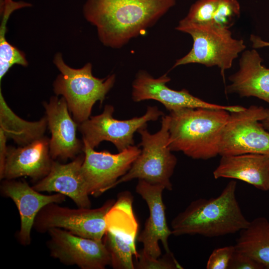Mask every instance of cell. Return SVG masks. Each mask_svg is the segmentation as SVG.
Returning a JSON list of instances; mask_svg holds the SVG:
<instances>
[{
	"label": "cell",
	"mask_w": 269,
	"mask_h": 269,
	"mask_svg": "<svg viewBox=\"0 0 269 269\" xmlns=\"http://www.w3.org/2000/svg\"><path fill=\"white\" fill-rule=\"evenodd\" d=\"M175 4L176 0H87L83 11L100 41L119 48L144 33Z\"/></svg>",
	"instance_id": "obj_1"
},
{
	"label": "cell",
	"mask_w": 269,
	"mask_h": 269,
	"mask_svg": "<svg viewBox=\"0 0 269 269\" xmlns=\"http://www.w3.org/2000/svg\"><path fill=\"white\" fill-rule=\"evenodd\" d=\"M237 182L230 181L221 194L191 202L171 222L172 235L216 237L240 232L249 225L236 197Z\"/></svg>",
	"instance_id": "obj_2"
},
{
	"label": "cell",
	"mask_w": 269,
	"mask_h": 269,
	"mask_svg": "<svg viewBox=\"0 0 269 269\" xmlns=\"http://www.w3.org/2000/svg\"><path fill=\"white\" fill-rule=\"evenodd\" d=\"M229 112L223 109L183 108L170 112L169 147L195 159L219 155Z\"/></svg>",
	"instance_id": "obj_3"
},
{
	"label": "cell",
	"mask_w": 269,
	"mask_h": 269,
	"mask_svg": "<svg viewBox=\"0 0 269 269\" xmlns=\"http://www.w3.org/2000/svg\"><path fill=\"white\" fill-rule=\"evenodd\" d=\"M53 63L60 72L53 83L55 94L64 98L78 124L87 120L91 117L94 105L97 101L102 104L113 87L115 75L102 79L95 77L92 74L90 63L81 68H71L64 62L60 53L55 55Z\"/></svg>",
	"instance_id": "obj_4"
},
{
	"label": "cell",
	"mask_w": 269,
	"mask_h": 269,
	"mask_svg": "<svg viewBox=\"0 0 269 269\" xmlns=\"http://www.w3.org/2000/svg\"><path fill=\"white\" fill-rule=\"evenodd\" d=\"M175 29L190 35L193 45L186 55L175 61L172 68L190 63L217 66L224 80L225 70L232 67L233 61L246 47L244 40L234 38L228 28L180 21Z\"/></svg>",
	"instance_id": "obj_5"
},
{
	"label": "cell",
	"mask_w": 269,
	"mask_h": 269,
	"mask_svg": "<svg viewBox=\"0 0 269 269\" xmlns=\"http://www.w3.org/2000/svg\"><path fill=\"white\" fill-rule=\"evenodd\" d=\"M169 115H164L160 129L156 133H149L146 126L137 131L141 138L140 153L129 171L116 182L115 187L138 179L161 185L169 191L172 190L170 178L177 164V158L169 147Z\"/></svg>",
	"instance_id": "obj_6"
},
{
	"label": "cell",
	"mask_w": 269,
	"mask_h": 269,
	"mask_svg": "<svg viewBox=\"0 0 269 269\" xmlns=\"http://www.w3.org/2000/svg\"><path fill=\"white\" fill-rule=\"evenodd\" d=\"M133 202L130 192H122L106 215L103 241L111 256L110 266L115 269H134L133 258L138 255L135 246L138 224Z\"/></svg>",
	"instance_id": "obj_7"
},
{
	"label": "cell",
	"mask_w": 269,
	"mask_h": 269,
	"mask_svg": "<svg viewBox=\"0 0 269 269\" xmlns=\"http://www.w3.org/2000/svg\"><path fill=\"white\" fill-rule=\"evenodd\" d=\"M115 201L109 199L95 209H71L51 203L39 212L33 228L41 233L57 228L82 237L102 240L107 229L106 215Z\"/></svg>",
	"instance_id": "obj_8"
},
{
	"label": "cell",
	"mask_w": 269,
	"mask_h": 269,
	"mask_svg": "<svg viewBox=\"0 0 269 269\" xmlns=\"http://www.w3.org/2000/svg\"><path fill=\"white\" fill-rule=\"evenodd\" d=\"M266 112L262 106L252 105L242 111L230 112L222 134L219 155H269V132L260 122Z\"/></svg>",
	"instance_id": "obj_9"
},
{
	"label": "cell",
	"mask_w": 269,
	"mask_h": 269,
	"mask_svg": "<svg viewBox=\"0 0 269 269\" xmlns=\"http://www.w3.org/2000/svg\"><path fill=\"white\" fill-rule=\"evenodd\" d=\"M114 108L107 105L100 115L91 116L87 120L78 124L82 135V140L93 148L104 140L112 142L119 152L134 145L135 132L147 126L149 121H156L164 116L156 106H148L145 113L139 117L119 120L113 117Z\"/></svg>",
	"instance_id": "obj_10"
},
{
	"label": "cell",
	"mask_w": 269,
	"mask_h": 269,
	"mask_svg": "<svg viewBox=\"0 0 269 269\" xmlns=\"http://www.w3.org/2000/svg\"><path fill=\"white\" fill-rule=\"evenodd\" d=\"M83 143L82 172L89 194L94 197L115 187L116 182L129 171L141 152L139 146L134 145L116 154L106 150L96 151L86 142Z\"/></svg>",
	"instance_id": "obj_11"
},
{
	"label": "cell",
	"mask_w": 269,
	"mask_h": 269,
	"mask_svg": "<svg viewBox=\"0 0 269 269\" xmlns=\"http://www.w3.org/2000/svg\"><path fill=\"white\" fill-rule=\"evenodd\" d=\"M47 233L50 255L61 263L81 269H104L111 265V256L103 240L82 237L57 228Z\"/></svg>",
	"instance_id": "obj_12"
},
{
	"label": "cell",
	"mask_w": 269,
	"mask_h": 269,
	"mask_svg": "<svg viewBox=\"0 0 269 269\" xmlns=\"http://www.w3.org/2000/svg\"><path fill=\"white\" fill-rule=\"evenodd\" d=\"M170 81L167 74L155 78L146 71L140 70L132 85V99L135 102L154 100L161 103L170 112L183 108L223 109L229 112L243 110L240 106H222L210 103L194 96L185 89L177 91L169 88Z\"/></svg>",
	"instance_id": "obj_13"
},
{
	"label": "cell",
	"mask_w": 269,
	"mask_h": 269,
	"mask_svg": "<svg viewBox=\"0 0 269 269\" xmlns=\"http://www.w3.org/2000/svg\"><path fill=\"white\" fill-rule=\"evenodd\" d=\"M164 189L161 185L150 184L140 179L138 180L135 187L136 192L146 203L149 213L137 240L143 245L142 251L155 258L159 257L161 254L159 241L166 253L171 252L168 239L172 233L166 221L165 207L162 199Z\"/></svg>",
	"instance_id": "obj_14"
},
{
	"label": "cell",
	"mask_w": 269,
	"mask_h": 269,
	"mask_svg": "<svg viewBox=\"0 0 269 269\" xmlns=\"http://www.w3.org/2000/svg\"><path fill=\"white\" fill-rule=\"evenodd\" d=\"M43 105L51 134L49 152L52 159L66 160L83 152V141L76 135L79 124L72 118L64 98L52 96Z\"/></svg>",
	"instance_id": "obj_15"
},
{
	"label": "cell",
	"mask_w": 269,
	"mask_h": 269,
	"mask_svg": "<svg viewBox=\"0 0 269 269\" xmlns=\"http://www.w3.org/2000/svg\"><path fill=\"white\" fill-rule=\"evenodd\" d=\"M3 196L10 198L18 210L20 227L17 234L19 243L23 246L30 244L31 232L35 219L41 209L51 203H60L66 196L57 193L44 195L30 187L25 181L5 179L0 186Z\"/></svg>",
	"instance_id": "obj_16"
},
{
	"label": "cell",
	"mask_w": 269,
	"mask_h": 269,
	"mask_svg": "<svg viewBox=\"0 0 269 269\" xmlns=\"http://www.w3.org/2000/svg\"><path fill=\"white\" fill-rule=\"evenodd\" d=\"M84 153L70 162L53 161L49 173L32 187L38 192H55L70 198L79 208H91L87 184L82 172Z\"/></svg>",
	"instance_id": "obj_17"
},
{
	"label": "cell",
	"mask_w": 269,
	"mask_h": 269,
	"mask_svg": "<svg viewBox=\"0 0 269 269\" xmlns=\"http://www.w3.org/2000/svg\"><path fill=\"white\" fill-rule=\"evenodd\" d=\"M52 162L49 139L45 136L20 147L9 146L1 179L28 176L40 180L49 173Z\"/></svg>",
	"instance_id": "obj_18"
},
{
	"label": "cell",
	"mask_w": 269,
	"mask_h": 269,
	"mask_svg": "<svg viewBox=\"0 0 269 269\" xmlns=\"http://www.w3.org/2000/svg\"><path fill=\"white\" fill-rule=\"evenodd\" d=\"M262 61L255 49L244 51L239 70L229 77L231 84L226 87V92L241 97H255L269 104V68L262 65Z\"/></svg>",
	"instance_id": "obj_19"
},
{
	"label": "cell",
	"mask_w": 269,
	"mask_h": 269,
	"mask_svg": "<svg viewBox=\"0 0 269 269\" xmlns=\"http://www.w3.org/2000/svg\"><path fill=\"white\" fill-rule=\"evenodd\" d=\"M215 179L243 181L263 191H269V155L245 153L223 155L213 171Z\"/></svg>",
	"instance_id": "obj_20"
},
{
	"label": "cell",
	"mask_w": 269,
	"mask_h": 269,
	"mask_svg": "<svg viewBox=\"0 0 269 269\" xmlns=\"http://www.w3.org/2000/svg\"><path fill=\"white\" fill-rule=\"evenodd\" d=\"M48 127L46 117L28 122L17 116L9 107L0 89V130L8 138L23 146L44 136Z\"/></svg>",
	"instance_id": "obj_21"
},
{
	"label": "cell",
	"mask_w": 269,
	"mask_h": 269,
	"mask_svg": "<svg viewBox=\"0 0 269 269\" xmlns=\"http://www.w3.org/2000/svg\"><path fill=\"white\" fill-rule=\"evenodd\" d=\"M236 251L246 254L269 269V221L258 217L239 232L235 245Z\"/></svg>",
	"instance_id": "obj_22"
},
{
	"label": "cell",
	"mask_w": 269,
	"mask_h": 269,
	"mask_svg": "<svg viewBox=\"0 0 269 269\" xmlns=\"http://www.w3.org/2000/svg\"><path fill=\"white\" fill-rule=\"evenodd\" d=\"M31 4L23 1L0 0V81L14 64L23 67L28 65L24 53L12 45L6 39V23L10 14L18 9L31 6Z\"/></svg>",
	"instance_id": "obj_23"
},
{
	"label": "cell",
	"mask_w": 269,
	"mask_h": 269,
	"mask_svg": "<svg viewBox=\"0 0 269 269\" xmlns=\"http://www.w3.org/2000/svg\"><path fill=\"white\" fill-rule=\"evenodd\" d=\"M219 0H197L190 6L187 15L180 21L196 24H212Z\"/></svg>",
	"instance_id": "obj_24"
},
{
	"label": "cell",
	"mask_w": 269,
	"mask_h": 269,
	"mask_svg": "<svg viewBox=\"0 0 269 269\" xmlns=\"http://www.w3.org/2000/svg\"><path fill=\"white\" fill-rule=\"evenodd\" d=\"M134 262V269H181L182 266L170 253H166L162 258H153L143 252H138Z\"/></svg>",
	"instance_id": "obj_25"
},
{
	"label": "cell",
	"mask_w": 269,
	"mask_h": 269,
	"mask_svg": "<svg viewBox=\"0 0 269 269\" xmlns=\"http://www.w3.org/2000/svg\"><path fill=\"white\" fill-rule=\"evenodd\" d=\"M240 10L238 0H219L212 24L229 29L239 16Z\"/></svg>",
	"instance_id": "obj_26"
},
{
	"label": "cell",
	"mask_w": 269,
	"mask_h": 269,
	"mask_svg": "<svg viewBox=\"0 0 269 269\" xmlns=\"http://www.w3.org/2000/svg\"><path fill=\"white\" fill-rule=\"evenodd\" d=\"M235 251V246H225L214 250L207 261L206 269H228Z\"/></svg>",
	"instance_id": "obj_27"
},
{
	"label": "cell",
	"mask_w": 269,
	"mask_h": 269,
	"mask_svg": "<svg viewBox=\"0 0 269 269\" xmlns=\"http://www.w3.org/2000/svg\"><path fill=\"white\" fill-rule=\"evenodd\" d=\"M263 267L249 256L236 250L228 269H262Z\"/></svg>",
	"instance_id": "obj_28"
},
{
	"label": "cell",
	"mask_w": 269,
	"mask_h": 269,
	"mask_svg": "<svg viewBox=\"0 0 269 269\" xmlns=\"http://www.w3.org/2000/svg\"><path fill=\"white\" fill-rule=\"evenodd\" d=\"M7 137L2 130H0V178L1 179L5 161L6 156L7 147L6 146Z\"/></svg>",
	"instance_id": "obj_29"
},
{
	"label": "cell",
	"mask_w": 269,
	"mask_h": 269,
	"mask_svg": "<svg viewBox=\"0 0 269 269\" xmlns=\"http://www.w3.org/2000/svg\"><path fill=\"white\" fill-rule=\"evenodd\" d=\"M250 40L252 43V47L255 49L269 46V42L265 41L260 37L254 34L251 35Z\"/></svg>",
	"instance_id": "obj_30"
},
{
	"label": "cell",
	"mask_w": 269,
	"mask_h": 269,
	"mask_svg": "<svg viewBox=\"0 0 269 269\" xmlns=\"http://www.w3.org/2000/svg\"><path fill=\"white\" fill-rule=\"evenodd\" d=\"M266 116L260 122L265 129L269 132V109H266Z\"/></svg>",
	"instance_id": "obj_31"
}]
</instances>
